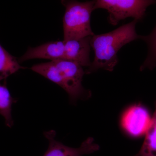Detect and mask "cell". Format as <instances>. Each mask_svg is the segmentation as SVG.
Listing matches in <instances>:
<instances>
[{"instance_id":"obj_1","label":"cell","mask_w":156,"mask_h":156,"mask_svg":"<svg viewBox=\"0 0 156 156\" xmlns=\"http://www.w3.org/2000/svg\"><path fill=\"white\" fill-rule=\"evenodd\" d=\"M138 21L134 19L111 32L92 36L90 44L95 52V58L85 71L86 74L99 69L113 70L119 61L117 53L120 49L132 41L141 39L142 36L137 34L135 30Z\"/></svg>"},{"instance_id":"obj_9","label":"cell","mask_w":156,"mask_h":156,"mask_svg":"<svg viewBox=\"0 0 156 156\" xmlns=\"http://www.w3.org/2000/svg\"><path fill=\"white\" fill-rule=\"evenodd\" d=\"M20 65L18 58L11 55L0 44V83L6 81L7 78L24 69Z\"/></svg>"},{"instance_id":"obj_11","label":"cell","mask_w":156,"mask_h":156,"mask_svg":"<svg viewBox=\"0 0 156 156\" xmlns=\"http://www.w3.org/2000/svg\"><path fill=\"white\" fill-rule=\"evenodd\" d=\"M145 134L140 150L133 156H156V101L154 112Z\"/></svg>"},{"instance_id":"obj_3","label":"cell","mask_w":156,"mask_h":156,"mask_svg":"<svg viewBox=\"0 0 156 156\" xmlns=\"http://www.w3.org/2000/svg\"><path fill=\"white\" fill-rule=\"evenodd\" d=\"M61 3L65 8L63 18V41L93 36L94 34L90 21L95 1L80 2L63 0Z\"/></svg>"},{"instance_id":"obj_4","label":"cell","mask_w":156,"mask_h":156,"mask_svg":"<svg viewBox=\"0 0 156 156\" xmlns=\"http://www.w3.org/2000/svg\"><path fill=\"white\" fill-rule=\"evenodd\" d=\"M156 3L154 1L142 0H98L94 10L105 9L109 13V22L116 25L120 20L131 17L139 21L145 14L147 8Z\"/></svg>"},{"instance_id":"obj_12","label":"cell","mask_w":156,"mask_h":156,"mask_svg":"<svg viewBox=\"0 0 156 156\" xmlns=\"http://www.w3.org/2000/svg\"><path fill=\"white\" fill-rule=\"evenodd\" d=\"M141 39L147 44L149 53L145 61L140 66V70L147 68L153 69L156 66V27L150 34L142 36Z\"/></svg>"},{"instance_id":"obj_2","label":"cell","mask_w":156,"mask_h":156,"mask_svg":"<svg viewBox=\"0 0 156 156\" xmlns=\"http://www.w3.org/2000/svg\"><path fill=\"white\" fill-rule=\"evenodd\" d=\"M30 69L60 86L67 92L71 103L87 100L92 95L91 91L82 85L85 71L82 66L74 62L58 59L34 65Z\"/></svg>"},{"instance_id":"obj_7","label":"cell","mask_w":156,"mask_h":156,"mask_svg":"<svg viewBox=\"0 0 156 156\" xmlns=\"http://www.w3.org/2000/svg\"><path fill=\"white\" fill-rule=\"evenodd\" d=\"M92 36L64 42V59L74 62L81 66L89 67L92 62L90 53Z\"/></svg>"},{"instance_id":"obj_6","label":"cell","mask_w":156,"mask_h":156,"mask_svg":"<svg viewBox=\"0 0 156 156\" xmlns=\"http://www.w3.org/2000/svg\"><path fill=\"white\" fill-rule=\"evenodd\" d=\"M151 119L146 109L141 105H135L124 115L122 125L129 134L134 136H139L145 134Z\"/></svg>"},{"instance_id":"obj_5","label":"cell","mask_w":156,"mask_h":156,"mask_svg":"<svg viewBox=\"0 0 156 156\" xmlns=\"http://www.w3.org/2000/svg\"><path fill=\"white\" fill-rule=\"evenodd\" d=\"M44 135L48 139L49 145L43 156H83L99 150V146L92 137H89L78 148L69 147L56 139V131H45Z\"/></svg>"},{"instance_id":"obj_8","label":"cell","mask_w":156,"mask_h":156,"mask_svg":"<svg viewBox=\"0 0 156 156\" xmlns=\"http://www.w3.org/2000/svg\"><path fill=\"white\" fill-rule=\"evenodd\" d=\"M64 42L57 41L48 42L35 48H29L26 53L18 58V60L20 63L34 58H44L53 61L64 59Z\"/></svg>"},{"instance_id":"obj_10","label":"cell","mask_w":156,"mask_h":156,"mask_svg":"<svg viewBox=\"0 0 156 156\" xmlns=\"http://www.w3.org/2000/svg\"><path fill=\"white\" fill-rule=\"evenodd\" d=\"M17 101V99L11 96L6 81L0 83V115L4 117L6 126L9 128L14 125L11 115L12 105Z\"/></svg>"}]
</instances>
